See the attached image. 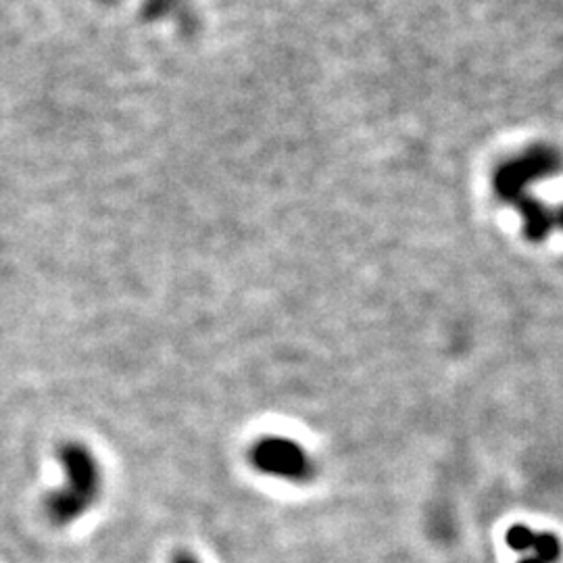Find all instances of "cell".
<instances>
[{"label":"cell","instance_id":"cell-5","mask_svg":"<svg viewBox=\"0 0 563 563\" xmlns=\"http://www.w3.org/2000/svg\"><path fill=\"white\" fill-rule=\"evenodd\" d=\"M530 553H532V558H537L541 562L553 563L558 562V558L562 553V547H560V541L553 534L543 532V534H537Z\"/></svg>","mask_w":563,"mask_h":563},{"label":"cell","instance_id":"cell-4","mask_svg":"<svg viewBox=\"0 0 563 563\" xmlns=\"http://www.w3.org/2000/svg\"><path fill=\"white\" fill-rule=\"evenodd\" d=\"M516 207L522 213L523 232H526L528 241H544L551 234L553 225L558 223L555 213L544 202L537 201L528 195L523 197L522 201L516 202Z\"/></svg>","mask_w":563,"mask_h":563},{"label":"cell","instance_id":"cell-6","mask_svg":"<svg viewBox=\"0 0 563 563\" xmlns=\"http://www.w3.org/2000/svg\"><path fill=\"white\" fill-rule=\"evenodd\" d=\"M534 539H537V532H532L528 526H514V528H509V532H507V544H509L514 551H518V553L532 551Z\"/></svg>","mask_w":563,"mask_h":563},{"label":"cell","instance_id":"cell-2","mask_svg":"<svg viewBox=\"0 0 563 563\" xmlns=\"http://www.w3.org/2000/svg\"><path fill=\"white\" fill-rule=\"evenodd\" d=\"M562 169V153L553 146L537 144L522 157L504 163L495 174V192L507 202L522 201L532 181L555 176Z\"/></svg>","mask_w":563,"mask_h":563},{"label":"cell","instance_id":"cell-7","mask_svg":"<svg viewBox=\"0 0 563 563\" xmlns=\"http://www.w3.org/2000/svg\"><path fill=\"white\" fill-rule=\"evenodd\" d=\"M174 563H197L192 558H188V555H180V558H176Z\"/></svg>","mask_w":563,"mask_h":563},{"label":"cell","instance_id":"cell-8","mask_svg":"<svg viewBox=\"0 0 563 563\" xmlns=\"http://www.w3.org/2000/svg\"><path fill=\"white\" fill-rule=\"evenodd\" d=\"M520 563H544L541 562V560H537V558H526V560H522Z\"/></svg>","mask_w":563,"mask_h":563},{"label":"cell","instance_id":"cell-9","mask_svg":"<svg viewBox=\"0 0 563 563\" xmlns=\"http://www.w3.org/2000/svg\"><path fill=\"white\" fill-rule=\"evenodd\" d=\"M558 223H560V225H562V228H563V207H562V211H560V216H558Z\"/></svg>","mask_w":563,"mask_h":563},{"label":"cell","instance_id":"cell-3","mask_svg":"<svg viewBox=\"0 0 563 563\" xmlns=\"http://www.w3.org/2000/svg\"><path fill=\"white\" fill-rule=\"evenodd\" d=\"M253 463L269 476L301 483L311 476V462L301 446L282 437H267L253 446Z\"/></svg>","mask_w":563,"mask_h":563},{"label":"cell","instance_id":"cell-1","mask_svg":"<svg viewBox=\"0 0 563 563\" xmlns=\"http://www.w3.org/2000/svg\"><path fill=\"white\" fill-rule=\"evenodd\" d=\"M65 484L44 499V514L55 526L74 523L84 516L101 495L102 476L92 451L80 443L63 444L59 449Z\"/></svg>","mask_w":563,"mask_h":563}]
</instances>
